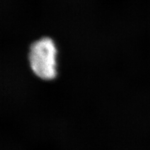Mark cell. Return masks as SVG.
Wrapping results in <instances>:
<instances>
[{
	"instance_id": "6da1fadb",
	"label": "cell",
	"mask_w": 150,
	"mask_h": 150,
	"mask_svg": "<svg viewBox=\"0 0 150 150\" xmlns=\"http://www.w3.org/2000/svg\"><path fill=\"white\" fill-rule=\"evenodd\" d=\"M56 48L53 40L43 37L33 43L28 53L31 69L36 76L50 80L56 75Z\"/></svg>"
}]
</instances>
